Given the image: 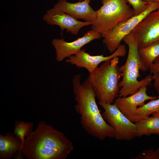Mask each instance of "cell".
I'll list each match as a JSON object with an SVG mask.
<instances>
[{
	"instance_id": "obj_1",
	"label": "cell",
	"mask_w": 159,
	"mask_h": 159,
	"mask_svg": "<svg viewBox=\"0 0 159 159\" xmlns=\"http://www.w3.org/2000/svg\"><path fill=\"white\" fill-rule=\"evenodd\" d=\"M73 149L63 133L42 121L25 138L21 151L28 159H65Z\"/></svg>"
},
{
	"instance_id": "obj_2",
	"label": "cell",
	"mask_w": 159,
	"mask_h": 159,
	"mask_svg": "<svg viewBox=\"0 0 159 159\" xmlns=\"http://www.w3.org/2000/svg\"><path fill=\"white\" fill-rule=\"evenodd\" d=\"M81 76L80 74L74 75L72 84L76 102L75 109L80 115L82 128L89 135L100 140L107 137L114 138V129L103 118L92 87L87 79L81 84Z\"/></svg>"
},
{
	"instance_id": "obj_3",
	"label": "cell",
	"mask_w": 159,
	"mask_h": 159,
	"mask_svg": "<svg viewBox=\"0 0 159 159\" xmlns=\"http://www.w3.org/2000/svg\"><path fill=\"white\" fill-rule=\"evenodd\" d=\"M123 41L127 45L128 50L125 63L120 67L122 78L119 82L120 90L117 97H126L133 94L142 87L150 85L153 80L151 75L138 80L140 77V62L138 40L134 34L131 32Z\"/></svg>"
},
{
	"instance_id": "obj_4",
	"label": "cell",
	"mask_w": 159,
	"mask_h": 159,
	"mask_svg": "<svg viewBox=\"0 0 159 159\" xmlns=\"http://www.w3.org/2000/svg\"><path fill=\"white\" fill-rule=\"evenodd\" d=\"M118 57L104 62L87 77L99 102L112 104L117 97L122 77Z\"/></svg>"
},
{
	"instance_id": "obj_5",
	"label": "cell",
	"mask_w": 159,
	"mask_h": 159,
	"mask_svg": "<svg viewBox=\"0 0 159 159\" xmlns=\"http://www.w3.org/2000/svg\"><path fill=\"white\" fill-rule=\"evenodd\" d=\"M102 6L97 11L95 21L91 29L101 35L134 16L133 10L127 0H101Z\"/></svg>"
},
{
	"instance_id": "obj_6",
	"label": "cell",
	"mask_w": 159,
	"mask_h": 159,
	"mask_svg": "<svg viewBox=\"0 0 159 159\" xmlns=\"http://www.w3.org/2000/svg\"><path fill=\"white\" fill-rule=\"evenodd\" d=\"M104 109L102 114L105 120L114 129V138L118 140H129L137 137L135 124L127 118L113 104L99 102Z\"/></svg>"
},
{
	"instance_id": "obj_7",
	"label": "cell",
	"mask_w": 159,
	"mask_h": 159,
	"mask_svg": "<svg viewBox=\"0 0 159 159\" xmlns=\"http://www.w3.org/2000/svg\"><path fill=\"white\" fill-rule=\"evenodd\" d=\"M159 8V2L151 3L148 9L141 14L134 16L105 34H101L102 42L111 53L114 52L126 36L131 33L137 25L150 13Z\"/></svg>"
},
{
	"instance_id": "obj_8",
	"label": "cell",
	"mask_w": 159,
	"mask_h": 159,
	"mask_svg": "<svg viewBox=\"0 0 159 159\" xmlns=\"http://www.w3.org/2000/svg\"><path fill=\"white\" fill-rule=\"evenodd\" d=\"M132 32L137 39L139 48L159 41V8L146 16Z\"/></svg>"
},
{
	"instance_id": "obj_9",
	"label": "cell",
	"mask_w": 159,
	"mask_h": 159,
	"mask_svg": "<svg viewBox=\"0 0 159 159\" xmlns=\"http://www.w3.org/2000/svg\"><path fill=\"white\" fill-rule=\"evenodd\" d=\"M126 54L125 45L120 44L114 52L108 56H104L103 54L92 55L86 52L85 49H81L76 54L69 57L66 61L78 68H85L90 73L97 68L101 63L115 57H124Z\"/></svg>"
},
{
	"instance_id": "obj_10",
	"label": "cell",
	"mask_w": 159,
	"mask_h": 159,
	"mask_svg": "<svg viewBox=\"0 0 159 159\" xmlns=\"http://www.w3.org/2000/svg\"><path fill=\"white\" fill-rule=\"evenodd\" d=\"M101 37L100 34L91 29L82 37L72 42H67L63 38L53 39L52 43L55 49L56 60L61 62L66 58L76 54L84 46L94 40L100 39Z\"/></svg>"
},
{
	"instance_id": "obj_11",
	"label": "cell",
	"mask_w": 159,
	"mask_h": 159,
	"mask_svg": "<svg viewBox=\"0 0 159 159\" xmlns=\"http://www.w3.org/2000/svg\"><path fill=\"white\" fill-rule=\"evenodd\" d=\"M43 19L49 25L59 26L61 29V34L62 32L66 30L67 32L72 34L77 35L81 28L92 24L90 22L80 21L54 7L47 11Z\"/></svg>"
},
{
	"instance_id": "obj_12",
	"label": "cell",
	"mask_w": 159,
	"mask_h": 159,
	"mask_svg": "<svg viewBox=\"0 0 159 159\" xmlns=\"http://www.w3.org/2000/svg\"><path fill=\"white\" fill-rule=\"evenodd\" d=\"M147 90V87L144 86L131 95L126 97H118L115 99L114 104L127 118L133 122L138 107L143 105L147 100L159 98V96L148 95Z\"/></svg>"
},
{
	"instance_id": "obj_13",
	"label": "cell",
	"mask_w": 159,
	"mask_h": 159,
	"mask_svg": "<svg viewBox=\"0 0 159 159\" xmlns=\"http://www.w3.org/2000/svg\"><path fill=\"white\" fill-rule=\"evenodd\" d=\"M91 0H83L75 3L66 0H59L54 7L76 19H82L92 23L97 17V11L90 6Z\"/></svg>"
},
{
	"instance_id": "obj_14",
	"label": "cell",
	"mask_w": 159,
	"mask_h": 159,
	"mask_svg": "<svg viewBox=\"0 0 159 159\" xmlns=\"http://www.w3.org/2000/svg\"><path fill=\"white\" fill-rule=\"evenodd\" d=\"M21 142L13 133L8 132L5 135H0V159L12 158L21 150Z\"/></svg>"
},
{
	"instance_id": "obj_15",
	"label": "cell",
	"mask_w": 159,
	"mask_h": 159,
	"mask_svg": "<svg viewBox=\"0 0 159 159\" xmlns=\"http://www.w3.org/2000/svg\"><path fill=\"white\" fill-rule=\"evenodd\" d=\"M137 137L159 134V113L135 122Z\"/></svg>"
},
{
	"instance_id": "obj_16",
	"label": "cell",
	"mask_w": 159,
	"mask_h": 159,
	"mask_svg": "<svg viewBox=\"0 0 159 159\" xmlns=\"http://www.w3.org/2000/svg\"><path fill=\"white\" fill-rule=\"evenodd\" d=\"M138 51L140 62V70L145 72L149 69L154 61L159 56V41L138 48Z\"/></svg>"
},
{
	"instance_id": "obj_17",
	"label": "cell",
	"mask_w": 159,
	"mask_h": 159,
	"mask_svg": "<svg viewBox=\"0 0 159 159\" xmlns=\"http://www.w3.org/2000/svg\"><path fill=\"white\" fill-rule=\"evenodd\" d=\"M159 113V98L151 100L148 103L138 107L136 110L133 122Z\"/></svg>"
},
{
	"instance_id": "obj_18",
	"label": "cell",
	"mask_w": 159,
	"mask_h": 159,
	"mask_svg": "<svg viewBox=\"0 0 159 159\" xmlns=\"http://www.w3.org/2000/svg\"><path fill=\"white\" fill-rule=\"evenodd\" d=\"M14 134L21 140L22 144L25 138L33 131V123L32 122L16 120L14 122Z\"/></svg>"
},
{
	"instance_id": "obj_19",
	"label": "cell",
	"mask_w": 159,
	"mask_h": 159,
	"mask_svg": "<svg viewBox=\"0 0 159 159\" xmlns=\"http://www.w3.org/2000/svg\"><path fill=\"white\" fill-rule=\"evenodd\" d=\"M149 70L150 73L153 74V87L158 93L159 94V56L154 61Z\"/></svg>"
},
{
	"instance_id": "obj_20",
	"label": "cell",
	"mask_w": 159,
	"mask_h": 159,
	"mask_svg": "<svg viewBox=\"0 0 159 159\" xmlns=\"http://www.w3.org/2000/svg\"><path fill=\"white\" fill-rule=\"evenodd\" d=\"M132 7L134 16L139 15L145 11L150 4L142 0H127Z\"/></svg>"
},
{
	"instance_id": "obj_21",
	"label": "cell",
	"mask_w": 159,
	"mask_h": 159,
	"mask_svg": "<svg viewBox=\"0 0 159 159\" xmlns=\"http://www.w3.org/2000/svg\"><path fill=\"white\" fill-rule=\"evenodd\" d=\"M134 159H159V148L155 150L153 148L145 150Z\"/></svg>"
},
{
	"instance_id": "obj_22",
	"label": "cell",
	"mask_w": 159,
	"mask_h": 159,
	"mask_svg": "<svg viewBox=\"0 0 159 159\" xmlns=\"http://www.w3.org/2000/svg\"><path fill=\"white\" fill-rule=\"evenodd\" d=\"M143 1L149 3H151L154 2H159V0H142Z\"/></svg>"
},
{
	"instance_id": "obj_23",
	"label": "cell",
	"mask_w": 159,
	"mask_h": 159,
	"mask_svg": "<svg viewBox=\"0 0 159 159\" xmlns=\"http://www.w3.org/2000/svg\"><path fill=\"white\" fill-rule=\"evenodd\" d=\"M83 0H79V1H83Z\"/></svg>"
}]
</instances>
